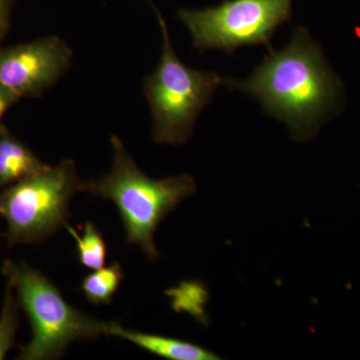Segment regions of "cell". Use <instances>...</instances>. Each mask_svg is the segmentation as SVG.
<instances>
[{
  "label": "cell",
  "instance_id": "obj_6",
  "mask_svg": "<svg viewBox=\"0 0 360 360\" xmlns=\"http://www.w3.org/2000/svg\"><path fill=\"white\" fill-rule=\"evenodd\" d=\"M292 0H224L205 9H180L179 20L200 51H236L248 45H266L278 26L290 20Z\"/></svg>",
  "mask_w": 360,
  "mask_h": 360
},
{
  "label": "cell",
  "instance_id": "obj_7",
  "mask_svg": "<svg viewBox=\"0 0 360 360\" xmlns=\"http://www.w3.org/2000/svg\"><path fill=\"white\" fill-rule=\"evenodd\" d=\"M72 54L56 35L0 49V84L20 98H37L70 70Z\"/></svg>",
  "mask_w": 360,
  "mask_h": 360
},
{
  "label": "cell",
  "instance_id": "obj_4",
  "mask_svg": "<svg viewBox=\"0 0 360 360\" xmlns=\"http://www.w3.org/2000/svg\"><path fill=\"white\" fill-rule=\"evenodd\" d=\"M155 11L162 33V54L155 70L144 78L143 94L150 106L153 139L181 146L191 139L196 118L224 80L212 71L194 70L181 63L167 23Z\"/></svg>",
  "mask_w": 360,
  "mask_h": 360
},
{
  "label": "cell",
  "instance_id": "obj_3",
  "mask_svg": "<svg viewBox=\"0 0 360 360\" xmlns=\"http://www.w3.org/2000/svg\"><path fill=\"white\" fill-rule=\"evenodd\" d=\"M2 274L13 285L32 329L30 342L20 348V360L58 359L71 342L106 335L108 322L82 314L65 302L60 291L25 262L6 260Z\"/></svg>",
  "mask_w": 360,
  "mask_h": 360
},
{
  "label": "cell",
  "instance_id": "obj_10",
  "mask_svg": "<svg viewBox=\"0 0 360 360\" xmlns=\"http://www.w3.org/2000/svg\"><path fill=\"white\" fill-rule=\"evenodd\" d=\"M124 274L120 262L101 267L82 279V290L89 302L94 305H110L120 288Z\"/></svg>",
  "mask_w": 360,
  "mask_h": 360
},
{
  "label": "cell",
  "instance_id": "obj_5",
  "mask_svg": "<svg viewBox=\"0 0 360 360\" xmlns=\"http://www.w3.org/2000/svg\"><path fill=\"white\" fill-rule=\"evenodd\" d=\"M84 191L72 160L0 191V217L6 221L7 245L39 243L68 224L71 198Z\"/></svg>",
  "mask_w": 360,
  "mask_h": 360
},
{
  "label": "cell",
  "instance_id": "obj_14",
  "mask_svg": "<svg viewBox=\"0 0 360 360\" xmlns=\"http://www.w3.org/2000/svg\"><path fill=\"white\" fill-rule=\"evenodd\" d=\"M20 97L14 94L13 90L7 89L4 85L0 84V127L1 120L9 108H13L14 104L18 103Z\"/></svg>",
  "mask_w": 360,
  "mask_h": 360
},
{
  "label": "cell",
  "instance_id": "obj_9",
  "mask_svg": "<svg viewBox=\"0 0 360 360\" xmlns=\"http://www.w3.org/2000/svg\"><path fill=\"white\" fill-rule=\"evenodd\" d=\"M49 167L6 125L0 127V191Z\"/></svg>",
  "mask_w": 360,
  "mask_h": 360
},
{
  "label": "cell",
  "instance_id": "obj_1",
  "mask_svg": "<svg viewBox=\"0 0 360 360\" xmlns=\"http://www.w3.org/2000/svg\"><path fill=\"white\" fill-rule=\"evenodd\" d=\"M224 84L258 99L269 115L288 125L297 141L316 134L340 94V82L303 27L295 30L285 49H269L250 77L227 78Z\"/></svg>",
  "mask_w": 360,
  "mask_h": 360
},
{
  "label": "cell",
  "instance_id": "obj_2",
  "mask_svg": "<svg viewBox=\"0 0 360 360\" xmlns=\"http://www.w3.org/2000/svg\"><path fill=\"white\" fill-rule=\"evenodd\" d=\"M113 162L110 174L84 182V191L115 202L127 243L139 246L150 259L160 257L153 236L158 225L186 198L196 193L195 180L187 174L153 179L143 174L120 137L112 135Z\"/></svg>",
  "mask_w": 360,
  "mask_h": 360
},
{
  "label": "cell",
  "instance_id": "obj_13",
  "mask_svg": "<svg viewBox=\"0 0 360 360\" xmlns=\"http://www.w3.org/2000/svg\"><path fill=\"white\" fill-rule=\"evenodd\" d=\"M13 6V0H0V49L2 40L6 37L11 27Z\"/></svg>",
  "mask_w": 360,
  "mask_h": 360
},
{
  "label": "cell",
  "instance_id": "obj_11",
  "mask_svg": "<svg viewBox=\"0 0 360 360\" xmlns=\"http://www.w3.org/2000/svg\"><path fill=\"white\" fill-rule=\"evenodd\" d=\"M65 227L70 236L75 239L80 264L86 269L94 270L103 267L108 257V246L103 234L96 225L92 222H86L82 236H79L70 224H66Z\"/></svg>",
  "mask_w": 360,
  "mask_h": 360
},
{
  "label": "cell",
  "instance_id": "obj_8",
  "mask_svg": "<svg viewBox=\"0 0 360 360\" xmlns=\"http://www.w3.org/2000/svg\"><path fill=\"white\" fill-rule=\"evenodd\" d=\"M106 335L116 336L134 343L162 359L169 360H219V355L200 345L177 338L150 335L122 328L116 322H108Z\"/></svg>",
  "mask_w": 360,
  "mask_h": 360
},
{
  "label": "cell",
  "instance_id": "obj_12",
  "mask_svg": "<svg viewBox=\"0 0 360 360\" xmlns=\"http://www.w3.org/2000/svg\"><path fill=\"white\" fill-rule=\"evenodd\" d=\"M20 328V302L13 295V288L7 281L4 305L0 312V360L15 345V336Z\"/></svg>",
  "mask_w": 360,
  "mask_h": 360
}]
</instances>
